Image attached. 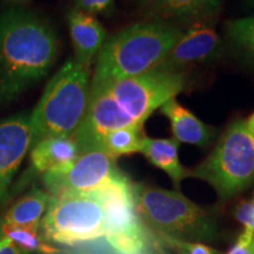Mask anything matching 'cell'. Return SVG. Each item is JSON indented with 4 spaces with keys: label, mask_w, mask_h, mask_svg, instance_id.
Here are the masks:
<instances>
[{
    "label": "cell",
    "mask_w": 254,
    "mask_h": 254,
    "mask_svg": "<svg viewBox=\"0 0 254 254\" xmlns=\"http://www.w3.org/2000/svg\"><path fill=\"white\" fill-rule=\"evenodd\" d=\"M104 211L105 237L116 254H151L147 228L135 208L134 185L120 172L94 190Z\"/></svg>",
    "instance_id": "6"
},
{
    "label": "cell",
    "mask_w": 254,
    "mask_h": 254,
    "mask_svg": "<svg viewBox=\"0 0 254 254\" xmlns=\"http://www.w3.org/2000/svg\"><path fill=\"white\" fill-rule=\"evenodd\" d=\"M246 126H247V128H249L250 133L252 134V136L254 138V113L250 117L249 119L246 120Z\"/></svg>",
    "instance_id": "27"
},
{
    "label": "cell",
    "mask_w": 254,
    "mask_h": 254,
    "mask_svg": "<svg viewBox=\"0 0 254 254\" xmlns=\"http://www.w3.org/2000/svg\"><path fill=\"white\" fill-rule=\"evenodd\" d=\"M135 208L146 225L161 236L184 239H207L212 234L208 213L182 193L158 187L134 185Z\"/></svg>",
    "instance_id": "5"
},
{
    "label": "cell",
    "mask_w": 254,
    "mask_h": 254,
    "mask_svg": "<svg viewBox=\"0 0 254 254\" xmlns=\"http://www.w3.org/2000/svg\"><path fill=\"white\" fill-rule=\"evenodd\" d=\"M58 55L56 32L45 19L23 7L0 13V106L46 77Z\"/></svg>",
    "instance_id": "1"
},
{
    "label": "cell",
    "mask_w": 254,
    "mask_h": 254,
    "mask_svg": "<svg viewBox=\"0 0 254 254\" xmlns=\"http://www.w3.org/2000/svg\"><path fill=\"white\" fill-rule=\"evenodd\" d=\"M67 23L75 53L73 58L81 65L91 67L106 40V30L93 14L78 8L68 12Z\"/></svg>",
    "instance_id": "13"
},
{
    "label": "cell",
    "mask_w": 254,
    "mask_h": 254,
    "mask_svg": "<svg viewBox=\"0 0 254 254\" xmlns=\"http://www.w3.org/2000/svg\"><path fill=\"white\" fill-rule=\"evenodd\" d=\"M225 33L234 50L254 63V15L227 21Z\"/></svg>",
    "instance_id": "20"
},
{
    "label": "cell",
    "mask_w": 254,
    "mask_h": 254,
    "mask_svg": "<svg viewBox=\"0 0 254 254\" xmlns=\"http://www.w3.org/2000/svg\"><path fill=\"white\" fill-rule=\"evenodd\" d=\"M226 254H254V232L245 228Z\"/></svg>",
    "instance_id": "23"
},
{
    "label": "cell",
    "mask_w": 254,
    "mask_h": 254,
    "mask_svg": "<svg viewBox=\"0 0 254 254\" xmlns=\"http://www.w3.org/2000/svg\"><path fill=\"white\" fill-rule=\"evenodd\" d=\"M103 85L123 110L136 124L144 126L155 110L182 93L186 86V74L184 72L153 69L136 77Z\"/></svg>",
    "instance_id": "8"
},
{
    "label": "cell",
    "mask_w": 254,
    "mask_h": 254,
    "mask_svg": "<svg viewBox=\"0 0 254 254\" xmlns=\"http://www.w3.org/2000/svg\"><path fill=\"white\" fill-rule=\"evenodd\" d=\"M74 4L80 11L86 12L90 14L95 13H106L109 9L112 8L114 0H73Z\"/></svg>",
    "instance_id": "22"
},
{
    "label": "cell",
    "mask_w": 254,
    "mask_h": 254,
    "mask_svg": "<svg viewBox=\"0 0 254 254\" xmlns=\"http://www.w3.org/2000/svg\"><path fill=\"white\" fill-rule=\"evenodd\" d=\"M80 150L73 136L55 135L41 139L31 148V165L38 173L64 170L78 158Z\"/></svg>",
    "instance_id": "15"
},
{
    "label": "cell",
    "mask_w": 254,
    "mask_h": 254,
    "mask_svg": "<svg viewBox=\"0 0 254 254\" xmlns=\"http://www.w3.org/2000/svg\"><path fill=\"white\" fill-rule=\"evenodd\" d=\"M43 239L74 245L105 236L104 211L93 193L51 195L41 220Z\"/></svg>",
    "instance_id": "7"
},
{
    "label": "cell",
    "mask_w": 254,
    "mask_h": 254,
    "mask_svg": "<svg viewBox=\"0 0 254 254\" xmlns=\"http://www.w3.org/2000/svg\"><path fill=\"white\" fill-rule=\"evenodd\" d=\"M250 5L252 6V7H254V0H250Z\"/></svg>",
    "instance_id": "30"
},
{
    "label": "cell",
    "mask_w": 254,
    "mask_h": 254,
    "mask_svg": "<svg viewBox=\"0 0 254 254\" xmlns=\"http://www.w3.org/2000/svg\"><path fill=\"white\" fill-rule=\"evenodd\" d=\"M91 67L69 58L53 75L33 112L30 113L33 147L47 136H73L86 114Z\"/></svg>",
    "instance_id": "3"
},
{
    "label": "cell",
    "mask_w": 254,
    "mask_h": 254,
    "mask_svg": "<svg viewBox=\"0 0 254 254\" xmlns=\"http://www.w3.org/2000/svg\"><path fill=\"white\" fill-rule=\"evenodd\" d=\"M9 1H14V2H21V1H26V0H9Z\"/></svg>",
    "instance_id": "29"
},
{
    "label": "cell",
    "mask_w": 254,
    "mask_h": 254,
    "mask_svg": "<svg viewBox=\"0 0 254 254\" xmlns=\"http://www.w3.org/2000/svg\"><path fill=\"white\" fill-rule=\"evenodd\" d=\"M51 195L46 190L33 189L18 200L4 215L1 225L8 226H39L46 212Z\"/></svg>",
    "instance_id": "18"
},
{
    "label": "cell",
    "mask_w": 254,
    "mask_h": 254,
    "mask_svg": "<svg viewBox=\"0 0 254 254\" xmlns=\"http://www.w3.org/2000/svg\"><path fill=\"white\" fill-rule=\"evenodd\" d=\"M221 51L222 43L215 31L214 18L194 21L182 32L176 45L155 69L184 72L190 66L219 58Z\"/></svg>",
    "instance_id": "11"
},
{
    "label": "cell",
    "mask_w": 254,
    "mask_h": 254,
    "mask_svg": "<svg viewBox=\"0 0 254 254\" xmlns=\"http://www.w3.org/2000/svg\"><path fill=\"white\" fill-rule=\"evenodd\" d=\"M237 220L241 222L247 230L254 232V199L243 201L237 206L234 212Z\"/></svg>",
    "instance_id": "24"
},
{
    "label": "cell",
    "mask_w": 254,
    "mask_h": 254,
    "mask_svg": "<svg viewBox=\"0 0 254 254\" xmlns=\"http://www.w3.org/2000/svg\"><path fill=\"white\" fill-rule=\"evenodd\" d=\"M182 30L153 19L124 28L109 39L95 58L92 82H114L153 71L179 39Z\"/></svg>",
    "instance_id": "2"
},
{
    "label": "cell",
    "mask_w": 254,
    "mask_h": 254,
    "mask_svg": "<svg viewBox=\"0 0 254 254\" xmlns=\"http://www.w3.org/2000/svg\"><path fill=\"white\" fill-rule=\"evenodd\" d=\"M131 125L139 124L123 110L107 87L103 84L91 82L86 114L73 138L80 152L101 148V141L107 133Z\"/></svg>",
    "instance_id": "10"
},
{
    "label": "cell",
    "mask_w": 254,
    "mask_h": 254,
    "mask_svg": "<svg viewBox=\"0 0 254 254\" xmlns=\"http://www.w3.org/2000/svg\"><path fill=\"white\" fill-rule=\"evenodd\" d=\"M179 142L176 139H153L145 136L140 153L147 158L152 165L160 168L171 178L174 186L179 189L180 183L190 177V170L182 165L178 155Z\"/></svg>",
    "instance_id": "17"
},
{
    "label": "cell",
    "mask_w": 254,
    "mask_h": 254,
    "mask_svg": "<svg viewBox=\"0 0 254 254\" xmlns=\"http://www.w3.org/2000/svg\"><path fill=\"white\" fill-rule=\"evenodd\" d=\"M52 254H68V253H62V252H59V251H58V252H56V253H52Z\"/></svg>",
    "instance_id": "31"
},
{
    "label": "cell",
    "mask_w": 254,
    "mask_h": 254,
    "mask_svg": "<svg viewBox=\"0 0 254 254\" xmlns=\"http://www.w3.org/2000/svg\"><path fill=\"white\" fill-rule=\"evenodd\" d=\"M119 172L116 159L101 148L81 151L68 167L43 174L50 195L63 193H91L110 182Z\"/></svg>",
    "instance_id": "9"
},
{
    "label": "cell",
    "mask_w": 254,
    "mask_h": 254,
    "mask_svg": "<svg viewBox=\"0 0 254 254\" xmlns=\"http://www.w3.org/2000/svg\"><path fill=\"white\" fill-rule=\"evenodd\" d=\"M160 111L170 122L174 139L179 144L185 142L205 147L213 141L215 128L202 123L190 110L178 103L176 98L164 104Z\"/></svg>",
    "instance_id": "14"
},
{
    "label": "cell",
    "mask_w": 254,
    "mask_h": 254,
    "mask_svg": "<svg viewBox=\"0 0 254 254\" xmlns=\"http://www.w3.org/2000/svg\"><path fill=\"white\" fill-rule=\"evenodd\" d=\"M190 177L205 180L220 199H231L254 180V138L246 120L236 119L225 129L213 151Z\"/></svg>",
    "instance_id": "4"
},
{
    "label": "cell",
    "mask_w": 254,
    "mask_h": 254,
    "mask_svg": "<svg viewBox=\"0 0 254 254\" xmlns=\"http://www.w3.org/2000/svg\"><path fill=\"white\" fill-rule=\"evenodd\" d=\"M140 125H131L113 129L105 135L101 148L114 159L141 151L145 132Z\"/></svg>",
    "instance_id": "19"
},
{
    "label": "cell",
    "mask_w": 254,
    "mask_h": 254,
    "mask_svg": "<svg viewBox=\"0 0 254 254\" xmlns=\"http://www.w3.org/2000/svg\"><path fill=\"white\" fill-rule=\"evenodd\" d=\"M165 238H166V240L170 241V243H173L179 246L180 249L183 250L184 254H214L213 250L209 249L208 246L202 245V244H190L182 240L173 239V238H170V237H165Z\"/></svg>",
    "instance_id": "25"
},
{
    "label": "cell",
    "mask_w": 254,
    "mask_h": 254,
    "mask_svg": "<svg viewBox=\"0 0 254 254\" xmlns=\"http://www.w3.org/2000/svg\"><path fill=\"white\" fill-rule=\"evenodd\" d=\"M31 145L30 113L14 114L0 122V205L8 198L12 180Z\"/></svg>",
    "instance_id": "12"
},
{
    "label": "cell",
    "mask_w": 254,
    "mask_h": 254,
    "mask_svg": "<svg viewBox=\"0 0 254 254\" xmlns=\"http://www.w3.org/2000/svg\"><path fill=\"white\" fill-rule=\"evenodd\" d=\"M158 19L194 23L214 18L222 0H151Z\"/></svg>",
    "instance_id": "16"
},
{
    "label": "cell",
    "mask_w": 254,
    "mask_h": 254,
    "mask_svg": "<svg viewBox=\"0 0 254 254\" xmlns=\"http://www.w3.org/2000/svg\"><path fill=\"white\" fill-rule=\"evenodd\" d=\"M39 226H8L1 225L0 232L2 238L11 240L14 245L24 252H39L43 254H52L58 252L55 247L50 246L43 237L38 233Z\"/></svg>",
    "instance_id": "21"
},
{
    "label": "cell",
    "mask_w": 254,
    "mask_h": 254,
    "mask_svg": "<svg viewBox=\"0 0 254 254\" xmlns=\"http://www.w3.org/2000/svg\"><path fill=\"white\" fill-rule=\"evenodd\" d=\"M136 1H139V2H144V4H146V2H150L151 0H136Z\"/></svg>",
    "instance_id": "28"
},
{
    "label": "cell",
    "mask_w": 254,
    "mask_h": 254,
    "mask_svg": "<svg viewBox=\"0 0 254 254\" xmlns=\"http://www.w3.org/2000/svg\"><path fill=\"white\" fill-rule=\"evenodd\" d=\"M23 250L14 245L11 240L1 238L0 239V254H25Z\"/></svg>",
    "instance_id": "26"
}]
</instances>
